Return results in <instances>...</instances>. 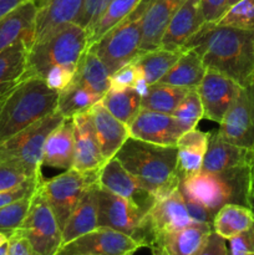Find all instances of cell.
<instances>
[{
	"mask_svg": "<svg viewBox=\"0 0 254 255\" xmlns=\"http://www.w3.org/2000/svg\"><path fill=\"white\" fill-rule=\"evenodd\" d=\"M15 232L25 237L40 255H56L61 248L62 231L39 183L31 196L26 217Z\"/></svg>",
	"mask_w": 254,
	"mask_h": 255,
	"instance_id": "obj_10",
	"label": "cell"
},
{
	"mask_svg": "<svg viewBox=\"0 0 254 255\" xmlns=\"http://www.w3.org/2000/svg\"><path fill=\"white\" fill-rule=\"evenodd\" d=\"M148 214L157 239L163 234L184 228L193 222L187 211L179 188L169 196L156 199Z\"/></svg>",
	"mask_w": 254,
	"mask_h": 255,
	"instance_id": "obj_21",
	"label": "cell"
},
{
	"mask_svg": "<svg viewBox=\"0 0 254 255\" xmlns=\"http://www.w3.org/2000/svg\"><path fill=\"white\" fill-rule=\"evenodd\" d=\"M129 137L158 146H177L184 133L172 115L141 109L128 125Z\"/></svg>",
	"mask_w": 254,
	"mask_h": 255,
	"instance_id": "obj_15",
	"label": "cell"
},
{
	"mask_svg": "<svg viewBox=\"0 0 254 255\" xmlns=\"http://www.w3.org/2000/svg\"><path fill=\"white\" fill-rule=\"evenodd\" d=\"M179 191L192 197L217 214L226 204L248 207L251 194V166L234 167L222 172L202 169L179 183Z\"/></svg>",
	"mask_w": 254,
	"mask_h": 255,
	"instance_id": "obj_5",
	"label": "cell"
},
{
	"mask_svg": "<svg viewBox=\"0 0 254 255\" xmlns=\"http://www.w3.org/2000/svg\"><path fill=\"white\" fill-rule=\"evenodd\" d=\"M207 72L201 56L194 50H183L178 61L158 82L184 89H197Z\"/></svg>",
	"mask_w": 254,
	"mask_h": 255,
	"instance_id": "obj_27",
	"label": "cell"
},
{
	"mask_svg": "<svg viewBox=\"0 0 254 255\" xmlns=\"http://www.w3.org/2000/svg\"><path fill=\"white\" fill-rule=\"evenodd\" d=\"M75 152L72 168L80 172H99L105 162L89 112L72 117Z\"/></svg>",
	"mask_w": 254,
	"mask_h": 255,
	"instance_id": "obj_17",
	"label": "cell"
},
{
	"mask_svg": "<svg viewBox=\"0 0 254 255\" xmlns=\"http://www.w3.org/2000/svg\"><path fill=\"white\" fill-rule=\"evenodd\" d=\"M87 112L91 117L92 126L99 139L102 157L105 162H109L110 159L115 158L122 144L129 137L128 126L112 116L100 101Z\"/></svg>",
	"mask_w": 254,
	"mask_h": 255,
	"instance_id": "obj_20",
	"label": "cell"
},
{
	"mask_svg": "<svg viewBox=\"0 0 254 255\" xmlns=\"http://www.w3.org/2000/svg\"><path fill=\"white\" fill-rule=\"evenodd\" d=\"M64 119L56 110L49 116L0 142V161L20 167L32 178L42 179L44 143L50 132L59 126Z\"/></svg>",
	"mask_w": 254,
	"mask_h": 255,
	"instance_id": "obj_8",
	"label": "cell"
},
{
	"mask_svg": "<svg viewBox=\"0 0 254 255\" xmlns=\"http://www.w3.org/2000/svg\"><path fill=\"white\" fill-rule=\"evenodd\" d=\"M241 89V85L231 77L207 69L203 80L197 87L204 117L219 124L238 97Z\"/></svg>",
	"mask_w": 254,
	"mask_h": 255,
	"instance_id": "obj_14",
	"label": "cell"
},
{
	"mask_svg": "<svg viewBox=\"0 0 254 255\" xmlns=\"http://www.w3.org/2000/svg\"><path fill=\"white\" fill-rule=\"evenodd\" d=\"M227 253H228L227 241L212 231L206 244L194 255H227Z\"/></svg>",
	"mask_w": 254,
	"mask_h": 255,
	"instance_id": "obj_48",
	"label": "cell"
},
{
	"mask_svg": "<svg viewBox=\"0 0 254 255\" xmlns=\"http://www.w3.org/2000/svg\"><path fill=\"white\" fill-rule=\"evenodd\" d=\"M27 46L24 42L0 52V96L7 94L24 79Z\"/></svg>",
	"mask_w": 254,
	"mask_h": 255,
	"instance_id": "obj_31",
	"label": "cell"
},
{
	"mask_svg": "<svg viewBox=\"0 0 254 255\" xmlns=\"http://www.w3.org/2000/svg\"><path fill=\"white\" fill-rule=\"evenodd\" d=\"M241 0H227V6H228V9L231 6H233L234 4H237V2H239Z\"/></svg>",
	"mask_w": 254,
	"mask_h": 255,
	"instance_id": "obj_55",
	"label": "cell"
},
{
	"mask_svg": "<svg viewBox=\"0 0 254 255\" xmlns=\"http://www.w3.org/2000/svg\"><path fill=\"white\" fill-rule=\"evenodd\" d=\"M59 92L41 77H25L7 92L0 110V142L57 110Z\"/></svg>",
	"mask_w": 254,
	"mask_h": 255,
	"instance_id": "obj_4",
	"label": "cell"
},
{
	"mask_svg": "<svg viewBox=\"0 0 254 255\" xmlns=\"http://www.w3.org/2000/svg\"><path fill=\"white\" fill-rule=\"evenodd\" d=\"M216 24L254 30V0H241L234 4L224 12L223 16Z\"/></svg>",
	"mask_w": 254,
	"mask_h": 255,
	"instance_id": "obj_38",
	"label": "cell"
},
{
	"mask_svg": "<svg viewBox=\"0 0 254 255\" xmlns=\"http://www.w3.org/2000/svg\"><path fill=\"white\" fill-rule=\"evenodd\" d=\"M0 255H7V242L0 246Z\"/></svg>",
	"mask_w": 254,
	"mask_h": 255,
	"instance_id": "obj_53",
	"label": "cell"
},
{
	"mask_svg": "<svg viewBox=\"0 0 254 255\" xmlns=\"http://www.w3.org/2000/svg\"><path fill=\"white\" fill-rule=\"evenodd\" d=\"M142 248L141 244L124 233L99 227L70 243L64 244L56 255H125Z\"/></svg>",
	"mask_w": 254,
	"mask_h": 255,
	"instance_id": "obj_12",
	"label": "cell"
},
{
	"mask_svg": "<svg viewBox=\"0 0 254 255\" xmlns=\"http://www.w3.org/2000/svg\"><path fill=\"white\" fill-rule=\"evenodd\" d=\"M125 255H133V253H127V254H125Z\"/></svg>",
	"mask_w": 254,
	"mask_h": 255,
	"instance_id": "obj_59",
	"label": "cell"
},
{
	"mask_svg": "<svg viewBox=\"0 0 254 255\" xmlns=\"http://www.w3.org/2000/svg\"><path fill=\"white\" fill-rule=\"evenodd\" d=\"M149 249H151L152 255H169L167 249L164 248L163 244H162L161 242H156Z\"/></svg>",
	"mask_w": 254,
	"mask_h": 255,
	"instance_id": "obj_50",
	"label": "cell"
},
{
	"mask_svg": "<svg viewBox=\"0 0 254 255\" xmlns=\"http://www.w3.org/2000/svg\"><path fill=\"white\" fill-rule=\"evenodd\" d=\"M182 50H166L162 47L151 50V51L139 54L133 60L141 71L142 77L147 85H153L158 82L173 65L178 61L182 55Z\"/></svg>",
	"mask_w": 254,
	"mask_h": 255,
	"instance_id": "obj_30",
	"label": "cell"
},
{
	"mask_svg": "<svg viewBox=\"0 0 254 255\" xmlns=\"http://www.w3.org/2000/svg\"><path fill=\"white\" fill-rule=\"evenodd\" d=\"M36 5L35 41L45 39L60 27L76 22L85 0H34Z\"/></svg>",
	"mask_w": 254,
	"mask_h": 255,
	"instance_id": "obj_19",
	"label": "cell"
},
{
	"mask_svg": "<svg viewBox=\"0 0 254 255\" xmlns=\"http://www.w3.org/2000/svg\"><path fill=\"white\" fill-rule=\"evenodd\" d=\"M40 181L41 179H31V181L26 182V183L21 184V186L16 187L14 189L0 192V207H4L15 201L31 196Z\"/></svg>",
	"mask_w": 254,
	"mask_h": 255,
	"instance_id": "obj_45",
	"label": "cell"
},
{
	"mask_svg": "<svg viewBox=\"0 0 254 255\" xmlns=\"http://www.w3.org/2000/svg\"><path fill=\"white\" fill-rule=\"evenodd\" d=\"M25 0H0V17L24 2Z\"/></svg>",
	"mask_w": 254,
	"mask_h": 255,
	"instance_id": "obj_49",
	"label": "cell"
},
{
	"mask_svg": "<svg viewBox=\"0 0 254 255\" xmlns=\"http://www.w3.org/2000/svg\"><path fill=\"white\" fill-rule=\"evenodd\" d=\"M97 183L111 193L136 204L142 211L149 213L156 202L153 194L149 193L143 184L129 173L116 158L110 159L100 168Z\"/></svg>",
	"mask_w": 254,
	"mask_h": 255,
	"instance_id": "obj_13",
	"label": "cell"
},
{
	"mask_svg": "<svg viewBox=\"0 0 254 255\" xmlns=\"http://www.w3.org/2000/svg\"><path fill=\"white\" fill-rule=\"evenodd\" d=\"M227 255H233V254H232V253H231V252H229V251H228V253H227Z\"/></svg>",
	"mask_w": 254,
	"mask_h": 255,
	"instance_id": "obj_58",
	"label": "cell"
},
{
	"mask_svg": "<svg viewBox=\"0 0 254 255\" xmlns=\"http://www.w3.org/2000/svg\"><path fill=\"white\" fill-rule=\"evenodd\" d=\"M194 50L204 66L238 82L251 84L254 74V30L204 22L183 50Z\"/></svg>",
	"mask_w": 254,
	"mask_h": 255,
	"instance_id": "obj_1",
	"label": "cell"
},
{
	"mask_svg": "<svg viewBox=\"0 0 254 255\" xmlns=\"http://www.w3.org/2000/svg\"><path fill=\"white\" fill-rule=\"evenodd\" d=\"M111 0H85L84 6H82L81 12L76 20V24L84 27L89 34L90 30L94 27L99 17L101 16L102 12L107 7Z\"/></svg>",
	"mask_w": 254,
	"mask_h": 255,
	"instance_id": "obj_42",
	"label": "cell"
},
{
	"mask_svg": "<svg viewBox=\"0 0 254 255\" xmlns=\"http://www.w3.org/2000/svg\"><path fill=\"white\" fill-rule=\"evenodd\" d=\"M96 184H92L87 189L86 193L82 196L72 213L70 214L62 229V246L99 228V214H97L96 196H95Z\"/></svg>",
	"mask_w": 254,
	"mask_h": 255,
	"instance_id": "obj_25",
	"label": "cell"
},
{
	"mask_svg": "<svg viewBox=\"0 0 254 255\" xmlns=\"http://www.w3.org/2000/svg\"><path fill=\"white\" fill-rule=\"evenodd\" d=\"M184 1L186 0H152L143 19L139 54L159 47L167 25Z\"/></svg>",
	"mask_w": 254,
	"mask_h": 255,
	"instance_id": "obj_23",
	"label": "cell"
},
{
	"mask_svg": "<svg viewBox=\"0 0 254 255\" xmlns=\"http://www.w3.org/2000/svg\"><path fill=\"white\" fill-rule=\"evenodd\" d=\"M248 207L252 209V212H253V214H254V191L251 192V194H249Z\"/></svg>",
	"mask_w": 254,
	"mask_h": 255,
	"instance_id": "obj_52",
	"label": "cell"
},
{
	"mask_svg": "<svg viewBox=\"0 0 254 255\" xmlns=\"http://www.w3.org/2000/svg\"><path fill=\"white\" fill-rule=\"evenodd\" d=\"M204 21L217 22L228 10L227 0H201Z\"/></svg>",
	"mask_w": 254,
	"mask_h": 255,
	"instance_id": "obj_46",
	"label": "cell"
},
{
	"mask_svg": "<svg viewBox=\"0 0 254 255\" xmlns=\"http://www.w3.org/2000/svg\"><path fill=\"white\" fill-rule=\"evenodd\" d=\"M188 90L191 89L171 86V85L162 84V82L149 85L146 94L142 96L141 109L172 115L179 102L186 96Z\"/></svg>",
	"mask_w": 254,
	"mask_h": 255,
	"instance_id": "obj_33",
	"label": "cell"
},
{
	"mask_svg": "<svg viewBox=\"0 0 254 255\" xmlns=\"http://www.w3.org/2000/svg\"><path fill=\"white\" fill-rule=\"evenodd\" d=\"M100 102L112 116L128 126L141 110L142 95L136 89L109 90Z\"/></svg>",
	"mask_w": 254,
	"mask_h": 255,
	"instance_id": "obj_32",
	"label": "cell"
},
{
	"mask_svg": "<svg viewBox=\"0 0 254 255\" xmlns=\"http://www.w3.org/2000/svg\"><path fill=\"white\" fill-rule=\"evenodd\" d=\"M110 71L102 60L91 50H87L82 56L72 82L94 94L104 96L110 90Z\"/></svg>",
	"mask_w": 254,
	"mask_h": 255,
	"instance_id": "obj_28",
	"label": "cell"
},
{
	"mask_svg": "<svg viewBox=\"0 0 254 255\" xmlns=\"http://www.w3.org/2000/svg\"><path fill=\"white\" fill-rule=\"evenodd\" d=\"M7 255H40L25 237L14 232L7 239Z\"/></svg>",
	"mask_w": 254,
	"mask_h": 255,
	"instance_id": "obj_47",
	"label": "cell"
},
{
	"mask_svg": "<svg viewBox=\"0 0 254 255\" xmlns=\"http://www.w3.org/2000/svg\"><path fill=\"white\" fill-rule=\"evenodd\" d=\"M172 116L177 120L184 132L196 128L198 122L204 117L203 106L197 89L188 90Z\"/></svg>",
	"mask_w": 254,
	"mask_h": 255,
	"instance_id": "obj_36",
	"label": "cell"
},
{
	"mask_svg": "<svg viewBox=\"0 0 254 255\" xmlns=\"http://www.w3.org/2000/svg\"><path fill=\"white\" fill-rule=\"evenodd\" d=\"M151 1L142 0L131 14L89 47L106 65L110 74L133 61L139 54L143 19Z\"/></svg>",
	"mask_w": 254,
	"mask_h": 255,
	"instance_id": "obj_7",
	"label": "cell"
},
{
	"mask_svg": "<svg viewBox=\"0 0 254 255\" xmlns=\"http://www.w3.org/2000/svg\"><path fill=\"white\" fill-rule=\"evenodd\" d=\"M182 193V192H181ZM183 197L184 204H186V208L188 211L189 216H191L192 221L196 222V223H204L212 226L213 224V219L216 214L212 211H209L207 207H204L203 204L199 203L198 201H196L192 197L187 196V194L182 193Z\"/></svg>",
	"mask_w": 254,
	"mask_h": 255,
	"instance_id": "obj_44",
	"label": "cell"
},
{
	"mask_svg": "<svg viewBox=\"0 0 254 255\" xmlns=\"http://www.w3.org/2000/svg\"><path fill=\"white\" fill-rule=\"evenodd\" d=\"M6 95L7 94L1 95V96H0V110H1V106H2V104H4V100H5V97H6Z\"/></svg>",
	"mask_w": 254,
	"mask_h": 255,
	"instance_id": "obj_56",
	"label": "cell"
},
{
	"mask_svg": "<svg viewBox=\"0 0 254 255\" xmlns=\"http://www.w3.org/2000/svg\"><path fill=\"white\" fill-rule=\"evenodd\" d=\"M204 22L201 0H186L167 25L159 47L172 51L182 50Z\"/></svg>",
	"mask_w": 254,
	"mask_h": 255,
	"instance_id": "obj_18",
	"label": "cell"
},
{
	"mask_svg": "<svg viewBox=\"0 0 254 255\" xmlns=\"http://www.w3.org/2000/svg\"><path fill=\"white\" fill-rule=\"evenodd\" d=\"M177 169H178L179 179L184 181L196 176L202 171L203 159L206 152L193 148H177Z\"/></svg>",
	"mask_w": 254,
	"mask_h": 255,
	"instance_id": "obj_40",
	"label": "cell"
},
{
	"mask_svg": "<svg viewBox=\"0 0 254 255\" xmlns=\"http://www.w3.org/2000/svg\"><path fill=\"white\" fill-rule=\"evenodd\" d=\"M212 231L209 224L192 222L184 228L163 234L157 242L163 244L169 255H194L206 244Z\"/></svg>",
	"mask_w": 254,
	"mask_h": 255,
	"instance_id": "obj_26",
	"label": "cell"
},
{
	"mask_svg": "<svg viewBox=\"0 0 254 255\" xmlns=\"http://www.w3.org/2000/svg\"><path fill=\"white\" fill-rule=\"evenodd\" d=\"M136 89L143 96L148 85L144 82L136 62L131 61L124 65L110 76V90Z\"/></svg>",
	"mask_w": 254,
	"mask_h": 255,
	"instance_id": "obj_37",
	"label": "cell"
},
{
	"mask_svg": "<svg viewBox=\"0 0 254 255\" xmlns=\"http://www.w3.org/2000/svg\"><path fill=\"white\" fill-rule=\"evenodd\" d=\"M7 239H9V237H7L6 234H4V233H1V232H0V246H2L4 243H6Z\"/></svg>",
	"mask_w": 254,
	"mask_h": 255,
	"instance_id": "obj_54",
	"label": "cell"
},
{
	"mask_svg": "<svg viewBox=\"0 0 254 255\" xmlns=\"http://www.w3.org/2000/svg\"><path fill=\"white\" fill-rule=\"evenodd\" d=\"M251 188H252V192H253L254 191V157L251 164Z\"/></svg>",
	"mask_w": 254,
	"mask_h": 255,
	"instance_id": "obj_51",
	"label": "cell"
},
{
	"mask_svg": "<svg viewBox=\"0 0 254 255\" xmlns=\"http://www.w3.org/2000/svg\"><path fill=\"white\" fill-rule=\"evenodd\" d=\"M102 96L84 89L80 85L71 82L62 91L59 92L57 111L64 117L72 119L76 115L87 112L94 105L101 101Z\"/></svg>",
	"mask_w": 254,
	"mask_h": 255,
	"instance_id": "obj_34",
	"label": "cell"
},
{
	"mask_svg": "<svg viewBox=\"0 0 254 255\" xmlns=\"http://www.w3.org/2000/svg\"><path fill=\"white\" fill-rule=\"evenodd\" d=\"M97 173L70 168L47 181L41 179L39 182L40 189L51 207L61 231L82 196L92 184L97 183Z\"/></svg>",
	"mask_w": 254,
	"mask_h": 255,
	"instance_id": "obj_9",
	"label": "cell"
},
{
	"mask_svg": "<svg viewBox=\"0 0 254 255\" xmlns=\"http://www.w3.org/2000/svg\"><path fill=\"white\" fill-rule=\"evenodd\" d=\"M214 131L223 141L254 152V89L251 84L242 87Z\"/></svg>",
	"mask_w": 254,
	"mask_h": 255,
	"instance_id": "obj_11",
	"label": "cell"
},
{
	"mask_svg": "<svg viewBox=\"0 0 254 255\" xmlns=\"http://www.w3.org/2000/svg\"><path fill=\"white\" fill-rule=\"evenodd\" d=\"M251 85H252V86H253V89H254V74H253V76H252V80H251Z\"/></svg>",
	"mask_w": 254,
	"mask_h": 255,
	"instance_id": "obj_57",
	"label": "cell"
},
{
	"mask_svg": "<svg viewBox=\"0 0 254 255\" xmlns=\"http://www.w3.org/2000/svg\"><path fill=\"white\" fill-rule=\"evenodd\" d=\"M31 179L37 178H32L24 169L15 164L0 161V192L14 189Z\"/></svg>",
	"mask_w": 254,
	"mask_h": 255,
	"instance_id": "obj_41",
	"label": "cell"
},
{
	"mask_svg": "<svg viewBox=\"0 0 254 255\" xmlns=\"http://www.w3.org/2000/svg\"><path fill=\"white\" fill-rule=\"evenodd\" d=\"M254 152L223 141L216 131L209 132L208 147L202 169L207 172H222L234 167L251 166Z\"/></svg>",
	"mask_w": 254,
	"mask_h": 255,
	"instance_id": "obj_24",
	"label": "cell"
},
{
	"mask_svg": "<svg viewBox=\"0 0 254 255\" xmlns=\"http://www.w3.org/2000/svg\"><path fill=\"white\" fill-rule=\"evenodd\" d=\"M228 242V251L233 255H254V223Z\"/></svg>",
	"mask_w": 254,
	"mask_h": 255,
	"instance_id": "obj_43",
	"label": "cell"
},
{
	"mask_svg": "<svg viewBox=\"0 0 254 255\" xmlns=\"http://www.w3.org/2000/svg\"><path fill=\"white\" fill-rule=\"evenodd\" d=\"M74 121L65 117L47 136L42 151V167L66 171L74 164Z\"/></svg>",
	"mask_w": 254,
	"mask_h": 255,
	"instance_id": "obj_22",
	"label": "cell"
},
{
	"mask_svg": "<svg viewBox=\"0 0 254 255\" xmlns=\"http://www.w3.org/2000/svg\"><path fill=\"white\" fill-rule=\"evenodd\" d=\"M99 227H106L131 237L141 247L151 248L157 241L151 218L139 207L96 184Z\"/></svg>",
	"mask_w": 254,
	"mask_h": 255,
	"instance_id": "obj_6",
	"label": "cell"
},
{
	"mask_svg": "<svg viewBox=\"0 0 254 255\" xmlns=\"http://www.w3.org/2000/svg\"><path fill=\"white\" fill-rule=\"evenodd\" d=\"M142 0H111L105 11L87 34L89 47L99 41L107 31L116 26L121 20L131 14Z\"/></svg>",
	"mask_w": 254,
	"mask_h": 255,
	"instance_id": "obj_35",
	"label": "cell"
},
{
	"mask_svg": "<svg viewBox=\"0 0 254 255\" xmlns=\"http://www.w3.org/2000/svg\"><path fill=\"white\" fill-rule=\"evenodd\" d=\"M87 50L86 30L76 22H70L34 42L27 50L24 79L41 77L55 91H62L72 82Z\"/></svg>",
	"mask_w": 254,
	"mask_h": 255,
	"instance_id": "obj_2",
	"label": "cell"
},
{
	"mask_svg": "<svg viewBox=\"0 0 254 255\" xmlns=\"http://www.w3.org/2000/svg\"><path fill=\"white\" fill-rule=\"evenodd\" d=\"M31 196L25 197V198L12 202L4 207H0V232L1 233L9 237L21 226L22 221L29 211Z\"/></svg>",
	"mask_w": 254,
	"mask_h": 255,
	"instance_id": "obj_39",
	"label": "cell"
},
{
	"mask_svg": "<svg viewBox=\"0 0 254 255\" xmlns=\"http://www.w3.org/2000/svg\"><path fill=\"white\" fill-rule=\"evenodd\" d=\"M176 146H158L128 137L115 158L159 199L179 188Z\"/></svg>",
	"mask_w": 254,
	"mask_h": 255,
	"instance_id": "obj_3",
	"label": "cell"
},
{
	"mask_svg": "<svg viewBox=\"0 0 254 255\" xmlns=\"http://www.w3.org/2000/svg\"><path fill=\"white\" fill-rule=\"evenodd\" d=\"M35 27L36 5L34 0H25L0 17V52L19 42H24L29 50L35 41Z\"/></svg>",
	"mask_w": 254,
	"mask_h": 255,
	"instance_id": "obj_16",
	"label": "cell"
},
{
	"mask_svg": "<svg viewBox=\"0 0 254 255\" xmlns=\"http://www.w3.org/2000/svg\"><path fill=\"white\" fill-rule=\"evenodd\" d=\"M254 223L252 209L242 204H226L214 216L212 228L226 241L247 231Z\"/></svg>",
	"mask_w": 254,
	"mask_h": 255,
	"instance_id": "obj_29",
	"label": "cell"
}]
</instances>
